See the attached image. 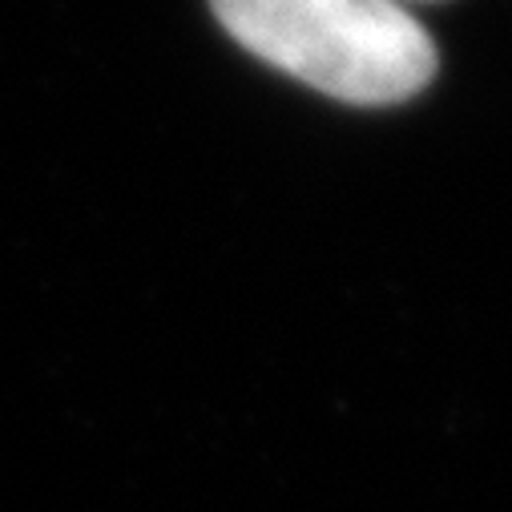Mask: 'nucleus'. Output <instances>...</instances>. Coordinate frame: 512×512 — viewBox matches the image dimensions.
Masks as SVG:
<instances>
[{"mask_svg":"<svg viewBox=\"0 0 512 512\" xmlns=\"http://www.w3.org/2000/svg\"><path fill=\"white\" fill-rule=\"evenodd\" d=\"M222 29L347 105H400L436 77V45L404 0H210Z\"/></svg>","mask_w":512,"mask_h":512,"instance_id":"f257e3e1","label":"nucleus"}]
</instances>
